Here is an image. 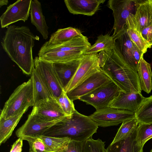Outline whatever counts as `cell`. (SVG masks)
<instances>
[{
    "label": "cell",
    "instance_id": "6da1fadb",
    "mask_svg": "<svg viewBox=\"0 0 152 152\" xmlns=\"http://www.w3.org/2000/svg\"><path fill=\"white\" fill-rule=\"evenodd\" d=\"M39 38L28 26L12 25L7 27L1 42L10 58L27 75H31L34 67L32 49L35 41Z\"/></svg>",
    "mask_w": 152,
    "mask_h": 152
},
{
    "label": "cell",
    "instance_id": "7a4b0ae2",
    "mask_svg": "<svg viewBox=\"0 0 152 152\" xmlns=\"http://www.w3.org/2000/svg\"><path fill=\"white\" fill-rule=\"evenodd\" d=\"M98 56L100 67L122 91L141 93L137 72L126 64L115 45L110 50L100 52Z\"/></svg>",
    "mask_w": 152,
    "mask_h": 152
},
{
    "label": "cell",
    "instance_id": "3957f363",
    "mask_svg": "<svg viewBox=\"0 0 152 152\" xmlns=\"http://www.w3.org/2000/svg\"><path fill=\"white\" fill-rule=\"evenodd\" d=\"M98 128L89 116L82 114L76 110L73 114L65 116L42 135L67 137L71 140L83 141L92 137Z\"/></svg>",
    "mask_w": 152,
    "mask_h": 152
},
{
    "label": "cell",
    "instance_id": "277c9868",
    "mask_svg": "<svg viewBox=\"0 0 152 152\" xmlns=\"http://www.w3.org/2000/svg\"><path fill=\"white\" fill-rule=\"evenodd\" d=\"M33 106V85L30 78L14 90L5 103L1 111L0 118L13 116Z\"/></svg>",
    "mask_w": 152,
    "mask_h": 152
},
{
    "label": "cell",
    "instance_id": "5b68a950",
    "mask_svg": "<svg viewBox=\"0 0 152 152\" xmlns=\"http://www.w3.org/2000/svg\"><path fill=\"white\" fill-rule=\"evenodd\" d=\"M122 91L112 81L79 99L94 107L96 110L108 107L109 104Z\"/></svg>",
    "mask_w": 152,
    "mask_h": 152
},
{
    "label": "cell",
    "instance_id": "8992f818",
    "mask_svg": "<svg viewBox=\"0 0 152 152\" xmlns=\"http://www.w3.org/2000/svg\"><path fill=\"white\" fill-rule=\"evenodd\" d=\"M101 69L98 54L82 55L78 68L70 81L64 88V91L67 93Z\"/></svg>",
    "mask_w": 152,
    "mask_h": 152
},
{
    "label": "cell",
    "instance_id": "52a82bcc",
    "mask_svg": "<svg viewBox=\"0 0 152 152\" xmlns=\"http://www.w3.org/2000/svg\"><path fill=\"white\" fill-rule=\"evenodd\" d=\"M98 126L107 127L117 125L128 119L135 118V113L110 107L98 110L89 116Z\"/></svg>",
    "mask_w": 152,
    "mask_h": 152
},
{
    "label": "cell",
    "instance_id": "ba28073f",
    "mask_svg": "<svg viewBox=\"0 0 152 152\" xmlns=\"http://www.w3.org/2000/svg\"><path fill=\"white\" fill-rule=\"evenodd\" d=\"M34 67L43 78L56 99L62 93L64 88L56 70L54 64L38 56L34 59Z\"/></svg>",
    "mask_w": 152,
    "mask_h": 152
},
{
    "label": "cell",
    "instance_id": "9c48e42d",
    "mask_svg": "<svg viewBox=\"0 0 152 152\" xmlns=\"http://www.w3.org/2000/svg\"><path fill=\"white\" fill-rule=\"evenodd\" d=\"M107 5L112 10L114 18L113 36L123 30L129 15L135 14V0H109Z\"/></svg>",
    "mask_w": 152,
    "mask_h": 152
},
{
    "label": "cell",
    "instance_id": "30bf717a",
    "mask_svg": "<svg viewBox=\"0 0 152 152\" xmlns=\"http://www.w3.org/2000/svg\"><path fill=\"white\" fill-rule=\"evenodd\" d=\"M136 10L126 20V27L133 28L139 33L152 24V0H135Z\"/></svg>",
    "mask_w": 152,
    "mask_h": 152
},
{
    "label": "cell",
    "instance_id": "8fae6325",
    "mask_svg": "<svg viewBox=\"0 0 152 152\" xmlns=\"http://www.w3.org/2000/svg\"><path fill=\"white\" fill-rule=\"evenodd\" d=\"M112 81L101 69L87 79L77 86L66 93L69 98L73 101L78 99Z\"/></svg>",
    "mask_w": 152,
    "mask_h": 152
},
{
    "label": "cell",
    "instance_id": "7c38bea8",
    "mask_svg": "<svg viewBox=\"0 0 152 152\" xmlns=\"http://www.w3.org/2000/svg\"><path fill=\"white\" fill-rule=\"evenodd\" d=\"M32 0H18L7 7L0 17L1 27H7L20 20H27Z\"/></svg>",
    "mask_w": 152,
    "mask_h": 152
},
{
    "label": "cell",
    "instance_id": "4fadbf2b",
    "mask_svg": "<svg viewBox=\"0 0 152 152\" xmlns=\"http://www.w3.org/2000/svg\"><path fill=\"white\" fill-rule=\"evenodd\" d=\"M62 119L47 121L31 112L24 123L16 131V135L19 138H21L26 136H37L42 135L50 128Z\"/></svg>",
    "mask_w": 152,
    "mask_h": 152
},
{
    "label": "cell",
    "instance_id": "5bb4252c",
    "mask_svg": "<svg viewBox=\"0 0 152 152\" xmlns=\"http://www.w3.org/2000/svg\"><path fill=\"white\" fill-rule=\"evenodd\" d=\"M113 37L115 46L125 63L137 72L139 64L136 61L134 55L135 51L138 48L128 34L126 26L122 31Z\"/></svg>",
    "mask_w": 152,
    "mask_h": 152
},
{
    "label": "cell",
    "instance_id": "9a60e30c",
    "mask_svg": "<svg viewBox=\"0 0 152 152\" xmlns=\"http://www.w3.org/2000/svg\"><path fill=\"white\" fill-rule=\"evenodd\" d=\"M31 113L48 121L62 119L67 116L55 98L37 102L33 106Z\"/></svg>",
    "mask_w": 152,
    "mask_h": 152
},
{
    "label": "cell",
    "instance_id": "2e32d148",
    "mask_svg": "<svg viewBox=\"0 0 152 152\" xmlns=\"http://www.w3.org/2000/svg\"><path fill=\"white\" fill-rule=\"evenodd\" d=\"M91 46L88 38L83 35L58 44H50L46 42L42 46L39 52L74 50L82 51L85 52Z\"/></svg>",
    "mask_w": 152,
    "mask_h": 152
},
{
    "label": "cell",
    "instance_id": "e0dca14e",
    "mask_svg": "<svg viewBox=\"0 0 152 152\" xmlns=\"http://www.w3.org/2000/svg\"><path fill=\"white\" fill-rule=\"evenodd\" d=\"M145 97L140 93L125 92L121 91L109 104L110 107L135 113Z\"/></svg>",
    "mask_w": 152,
    "mask_h": 152
},
{
    "label": "cell",
    "instance_id": "ac0fdd59",
    "mask_svg": "<svg viewBox=\"0 0 152 152\" xmlns=\"http://www.w3.org/2000/svg\"><path fill=\"white\" fill-rule=\"evenodd\" d=\"M105 1V0H65L64 2L71 13L92 16Z\"/></svg>",
    "mask_w": 152,
    "mask_h": 152
},
{
    "label": "cell",
    "instance_id": "d6986e66",
    "mask_svg": "<svg viewBox=\"0 0 152 152\" xmlns=\"http://www.w3.org/2000/svg\"><path fill=\"white\" fill-rule=\"evenodd\" d=\"M137 127L125 138L111 143L105 149V152H143V146L137 140Z\"/></svg>",
    "mask_w": 152,
    "mask_h": 152
},
{
    "label": "cell",
    "instance_id": "ffe728a7",
    "mask_svg": "<svg viewBox=\"0 0 152 152\" xmlns=\"http://www.w3.org/2000/svg\"><path fill=\"white\" fill-rule=\"evenodd\" d=\"M31 75L33 88L34 106L39 101L54 98L45 81L34 67Z\"/></svg>",
    "mask_w": 152,
    "mask_h": 152
},
{
    "label": "cell",
    "instance_id": "44dd1931",
    "mask_svg": "<svg viewBox=\"0 0 152 152\" xmlns=\"http://www.w3.org/2000/svg\"><path fill=\"white\" fill-rule=\"evenodd\" d=\"M31 23L34 26L44 39L48 37V27L42 12L41 3L38 0H32L30 12Z\"/></svg>",
    "mask_w": 152,
    "mask_h": 152
},
{
    "label": "cell",
    "instance_id": "7402d4cb",
    "mask_svg": "<svg viewBox=\"0 0 152 152\" xmlns=\"http://www.w3.org/2000/svg\"><path fill=\"white\" fill-rule=\"evenodd\" d=\"M85 52L74 50L38 53V57L53 63L66 62L79 59Z\"/></svg>",
    "mask_w": 152,
    "mask_h": 152
},
{
    "label": "cell",
    "instance_id": "603a6c76",
    "mask_svg": "<svg viewBox=\"0 0 152 152\" xmlns=\"http://www.w3.org/2000/svg\"><path fill=\"white\" fill-rule=\"evenodd\" d=\"M80 58L66 62L53 63L64 88L68 84L75 73L80 64Z\"/></svg>",
    "mask_w": 152,
    "mask_h": 152
},
{
    "label": "cell",
    "instance_id": "cb8c5ba5",
    "mask_svg": "<svg viewBox=\"0 0 152 152\" xmlns=\"http://www.w3.org/2000/svg\"><path fill=\"white\" fill-rule=\"evenodd\" d=\"M26 108L17 114L6 118H0V145L4 143L11 136Z\"/></svg>",
    "mask_w": 152,
    "mask_h": 152
},
{
    "label": "cell",
    "instance_id": "d4e9b609",
    "mask_svg": "<svg viewBox=\"0 0 152 152\" xmlns=\"http://www.w3.org/2000/svg\"><path fill=\"white\" fill-rule=\"evenodd\" d=\"M143 57V56H142L140 59L138 66L137 72L141 90L149 94L152 90V72L151 64Z\"/></svg>",
    "mask_w": 152,
    "mask_h": 152
},
{
    "label": "cell",
    "instance_id": "484cf974",
    "mask_svg": "<svg viewBox=\"0 0 152 152\" xmlns=\"http://www.w3.org/2000/svg\"><path fill=\"white\" fill-rule=\"evenodd\" d=\"M83 35L79 29L72 27L60 28L53 33L49 40L47 42L50 44H58Z\"/></svg>",
    "mask_w": 152,
    "mask_h": 152
},
{
    "label": "cell",
    "instance_id": "4316f807",
    "mask_svg": "<svg viewBox=\"0 0 152 152\" xmlns=\"http://www.w3.org/2000/svg\"><path fill=\"white\" fill-rule=\"evenodd\" d=\"M41 138L50 152H62L67 149L71 140L67 137H56L45 135L37 136Z\"/></svg>",
    "mask_w": 152,
    "mask_h": 152
},
{
    "label": "cell",
    "instance_id": "83f0119b",
    "mask_svg": "<svg viewBox=\"0 0 152 152\" xmlns=\"http://www.w3.org/2000/svg\"><path fill=\"white\" fill-rule=\"evenodd\" d=\"M113 37L108 34H101L97 37L95 43L91 45L84 53V54H97L102 51L113 49L115 46Z\"/></svg>",
    "mask_w": 152,
    "mask_h": 152
},
{
    "label": "cell",
    "instance_id": "f1b7e54d",
    "mask_svg": "<svg viewBox=\"0 0 152 152\" xmlns=\"http://www.w3.org/2000/svg\"><path fill=\"white\" fill-rule=\"evenodd\" d=\"M135 114L138 123H152V95L145 98Z\"/></svg>",
    "mask_w": 152,
    "mask_h": 152
},
{
    "label": "cell",
    "instance_id": "f546056e",
    "mask_svg": "<svg viewBox=\"0 0 152 152\" xmlns=\"http://www.w3.org/2000/svg\"><path fill=\"white\" fill-rule=\"evenodd\" d=\"M138 122L136 118L124 121L111 143H113L125 138L133 130L138 126Z\"/></svg>",
    "mask_w": 152,
    "mask_h": 152
},
{
    "label": "cell",
    "instance_id": "4dcf8cb0",
    "mask_svg": "<svg viewBox=\"0 0 152 152\" xmlns=\"http://www.w3.org/2000/svg\"><path fill=\"white\" fill-rule=\"evenodd\" d=\"M126 27L127 32L132 41L143 54L145 53L148 49L151 48V47L143 38L140 33L134 28Z\"/></svg>",
    "mask_w": 152,
    "mask_h": 152
},
{
    "label": "cell",
    "instance_id": "1f68e13d",
    "mask_svg": "<svg viewBox=\"0 0 152 152\" xmlns=\"http://www.w3.org/2000/svg\"><path fill=\"white\" fill-rule=\"evenodd\" d=\"M137 128V138L140 144L143 146L149 140L152 138V123H138Z\"/></svg>",
    "mask_w": 152,
    "mask_h": 152
},
{
    "label": "cell",
    "instance_id": "d6a6232c",
    "mask_svg": "<svg viewBox=\"0 0 152 152\" xmlns=\"http://www.w3.org/2000/svg\"><path fill=\"white\" fill-rule=\"evenodd\" d=\"M56 99L66 115H71L75 111L73 101L69 98L64 89L60 96Z\"/></svg>",
    "mask_w": 152,
    "mask_h": 152
},
{
    "label": "cell",
    "instance_id": "836d02e7",
    "mask_svg": "<svg viewBox=\"0 0 152 152\" xmlns=\"http://www.w3.org/2000/svg\"><path fill=\"white\" fill-rule=\"evenodd\" d=\"M21 138L28 142L30 146L29 151L50 152L47 149L42 140L37 136H26Z\"/></svg>",
    "mask_w": 152,
    "mask_h": 152
},
{
    "label": "cell",
    "instance_id": "e575fe53",
    "mask_svg": "<svg viewBox=\"0 0 152 152\" xmlns=\"http://www.w3.org/2000/svg\"><path fill=\"white\" fill-rule=\"evenodd\" d=\"M105 145L101 140H95L91 137L87 140L84 152H105Z\"/></svg>",
    "mask_w": 152,
    "mask_h": 152
},
{
    "label": "cell",
    "instance_id": "d590c367",
    "mask_svg": "<svg viewBox=\"0 0 152 152\" xmlns=\"http://www.w3.org/2000/svg\"><path fill=\"white\" fill-rule=\"evenodd\" d=\"M86 141L71 140L67 149L62 152H84Z\"/></svg>",
    "mask_w": 152,
    "mask_h": 152
},
{
    "label": "cell",
    "instance_id": "8d00e7d4",
    "mask_svg": "<svg viewBox=\"0 0 152 152\" xmlns=\"http://www.w3.org/2000/svg\"><path fill=\"white\" fill-rule=\"evenodd\" d=\"M140 34L143 38L148 42L149 45H152V24L148 27L143 28Z\"/></svg>",
    "mask_w": 152,
    "mask_h": 152
},
{
    "label": "cell",
    "instance_id": "74e56055",
    "mask_svg": "<svg viewBox=\"0 0 152 152\" xmlns=\"http://www.w3.org/2000/svg\"><path fill=\"white\" fill-rule=\"evenodd\" d=\"M23 140L19 138L13 143L10 152H21Z\"/></svg>",
    "mask_w": 152,
    "mask_h": 152
},
{
    "label": "cell",
    "instance_id": "f35d334b",
    "mask_svg": "<svg viewBox=\"0 0 152 152\" xmlns=\"http://www.w3.org/2000/svg\"><path fill=\"white\" fill-rule=\"evenodd\" d=\"M9 1L8 0H0V7L4 5H7L8 4Z\"/></svg>",
    "mask_w": 152,
    "mask_h": 152
},
{
    "label": "cell",
    "instance_id": "ab89813d",
    "mask_svg": "<svg viewBox=\"0 0 152 152\" xmlns=\"http://www.w3.org/2000/svg\"><path fill=\"white\" fill-rule=\"evenodd\" d=\"M29 152H34L29 151Z\"/></svg>",
    "mask_w": 152,
    "mask_h": 152
},
{
    "label": "cell",
    "instance_id": "60d3db41",
    "mask_svg": "<svg viewBox=\"0 0 152 152\" xmlns=\"http://www.w3.org/2000/svg\"><path fill=\"white\" fill-rule=\"evenodd\" d=\"M150 152H152V148L151 149Z\"/></svg>",
    "mask_w": 152,
    "mask_h": 152
}]
</instances>
